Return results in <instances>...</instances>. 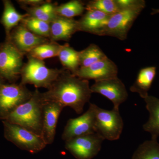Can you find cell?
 <instances>
[{"mask_svg":"<svg viewBox=\"0 0 159 159\" xmlns=\"http://www.w3.org/2000/svg\"><path fill=\"white\" fill-rule=\"evenodd\" d=\"M43 93L46 102H58L64 108L69 107L80 114L93 93L88 80L79 78L65 69L51 88Z\"/></svg>","mask_w":159,"mask_h":159,"instance_id":"cell-1","label":"cell"},{"mask_svg":"<svg viewBox=\"0 0 159 159\" xmlns=\"http://www.w3.org/2000/svg\"><path fill=\"white\" fill-rule=\"evenodd\" d=\"M46 102L43 93L36 89L28 101L19 106L3 121L20 125L41 136Z\"/></svg>","mask_w":159,"mask_h":159,"instance_id":"cell-2","label":"cell"},{"mask_svg":"<svg viewBox=\"0 0 159 159\" xmlns=\"http://www.w3.org/2000/svg\"><path fill=\"white\" fill-rule=\"evenodd\" d=\"M27 62L24 64L21 71L20 84H32L36 88L48 89L65 69L49 68L43 61L27 55Z\"/></svg>","mask_w":159,"mask_h":159,"instance_id":"cell-3","label":"cell"},{"mask_svg":"<svg viewBox=\"0 0 159 159\" xmlns=\"http://www.w3.org/2000/svg\"><path fill=\"white\" fill-rule=\"evenodd\" d=\"M4 137L22 150L30 153H38L47 146L41 136L20 125L2 121Z\"/></svg>","mask_w":159,"mask_h":159,"instance_id":"cell-4","label":"cell"},{"mask_svg":"<svg viewBox=\"0 0 159 159\" xmlns=\"http://www.w3.org/2000/svg\"><path fill=\"white\" fill-rule=\"evenodd\" d=\"M124 122L119 109H103L96 105L95 131L102 139L108 141L118 140L122 133Z\"/></svg>","mask_w":159,"mask_h":159,"instance_id":"cell-5","label":"cell"},{"mask_svg":"<svg viewBox=\"0 0 159 159\" xmlns=\"http://www.w3.org/2000/svg\"><path fill=\"white\" fill-rule=\"evenodd\" d=\"M24 54L9 40L2 43L0 51V77L14 83L19 78L24 64Z\"/></svg>","mask_w":159,"mask_h":159,"instance_id":"cell-6","label":"cell"},{"mask_svg":"<svg viewBox=\"0 0 159 159\" xmlns=\"http://www.w3.org/2000/svg\"><path fill=\"white\" fill-rule=\"evenodd\" d=\"M145 8L123 9L111 16L100 36H109L125 40L135 21Z\"/></svg>","mask_w":159,"mask_h":159,"instance_id":"cell-7","label":"cell"},{"mask_svg":"<svg viewBox=\"0 0 159 159\" xmlns=\"http://www.w3.org/2000/svg\"><path fill=\"white\" fill-rule=\"evenodd\" d=\"M32 93L20 84H3L0 86V119L4 120L19 106L28 101Z\"/></svg>","mask_w":159,"mask_h":159,"instance_id":"cell-8","label":"cell"},{"mask_svg":"<svg viewBox=\"0 0 159 159\" xmlns=\"http://www.w3.org/2000/svg\"><path fill=\"white\" fill-rule=\"evenodd\" d=\"M104 140L95 133L65 142V148L77 159H92L101 150Z\"/></svg>","mask_w":159,"mask_h":159,"instance_id":"cell-9","label":"cell"},{"mask_svg":"<svg viewBox=\"0 0 159 159\" xmlns=\"http://www.w3.org/2000/svg\"><path fill=\"white\" fill-rule=\"evenodd\" d=\"M96 104L90 103L88 110L80 116L70 119L67 122L62 136L66 142L74 138L95 133Z\"/></svg>","mask_w":159,"mask_h":159,"instance_id":"cell-10","label":"cell"},{"mask_svg":"<svg viewBox=\"0 0 159 159\" xmlns=\"http://www.w3.org/2000/svg\"><path fill=\"white\" fill-rule=\"evenodd\" d=\"M90 88L92 93L101 94L111 100L115 108L119 109L128 97L125 84L118 77L95 81Z\"/></svg>","mask_w":159,"mask_h":159,"instance_id":"cell-11","label":"cell"},{"mask_svg":"<svg viewBox=\"0 0 159 159\" xmlns=\"http://www.w3.org/2000/svg\"><path fill=\"white\" fill-rule=\"evenodd\" d=\"M6 39L9 40L24 55L28 54L37 46L51 41L49 39L32 33L21 23L12 29Z\"/></svg>","mask_w":159,"mask_h":159,"instance_id":"cell-12","label":"cell"},{"mask_svg":"<svg viewBox=\"0 0 159 159\" xmlns=\"http://www.w3.org/2000/svg\"><path fill=\"white\" fill-rule=\"evenodd\" d=\"M118 73L116 65L107 57L87 67L80 68L76 76L81 79L97 81L118 77Z\"/></svg>","mask_w":159,"mask_h":159,"instance_id":"cell-13","label":"cell"},{"mask_svg":"<svg viewBox=\"0 0 159 159\" xmlns=\"http://www.w3.org/2000/svg\"><path fill=\"white\" fill-rule=\"evenodd\" d=\"M64 108L57 102H46L45 104L41 136L47 145L54 142L58 118Z\"/></svg>","mask_w":159,"mask_h":159,"instance_id":"cell-14","label":"cell"},{"mask_svg":"<svg viewBox=\"0 0 159 159\" xmlns=\"http://www.w3.org/2000/svg\"><path fill=\"white\" fill-rule=\"evenodd\" d=\"M111 15L98 10H87L78 20L79 31H84L100 36Z\"/></svg>","mask_w":159,"mask_h":159,"instance_id":"cell-15","label":"cell"},{"mask_svg":"<svg viewBox=\"0 0 159 159\" xmlns=\"http://www.w3.org/2000/svg\"><path fill=\"white\" fill-rule=\"evenodd\" d=\"M51 41L70 40L73 34L79 31L78 20L58 16L50 24Z\"/></svg>","mask_w":159,"mask_h":159,"instance_id":"cell-16","label":"cell"},{"mask_svg":"<svg viewBox=\"0 0 159 159\" xmlns=\"http://www.w3.org/2000/svg\"><path fill=\"white\" fill-rule=\"evenodd\" d=\"M156 70L155 66L147 67L141 69L135 81L129 88L131 92L137 93L144 99L148 97V91L156 75Z\"/></svg>","mask_w":159,"mask_h":159,"instance_id":"cell-17","label":"cell"},{"mask_svg":"<svg viewBox=\"0 0 159 159\" xmlns=\"http://www.w3.org/2000/svg\"><path fill=\"white\" fill-rule=\"evenodd\" d=\"M144 100L149 116L148 121L143 125V129L151 134V139H157L159 137V99L148 95Z\"/></svg>","mask_w":159,"mask_h":159,"instance_id":"cell-18","label":"cell"},{"mask_svg":"<svg viewBox=\"0 0 159 159\" xmlns=\"http://www.w3.org/2000/svg\"><path fill=\"white\" fill-rule=\"evenodd\" d=\"M4 11L1 20V22L4 26L6 33V38L9 37L12 29L18 25L22 20L28 15L20 14L16 11L11 1H3Z\"/></svg>","mask_w":159,"mask_h":159,"instance_id":"cell-19","label":"cell"},{"mask_svg":"<svg viewBox=\"0 0 159 159\" xmlns=\"http://www.w3.org/2000/svg\"><path fill=\"white\" fill-rule=\"evenodd\" d=\"M57 57L65 69L76 75L80 68L79 51L66 43L61 45Z\"/></svg>","mask_w":159,"mask_h":159,"instance_id":"cell-20","label":"cell"},{"mask_svg":"<svg viewBox=\"0 0 159 159\" xmlns=\"http://www.w3.org/2000/svg\"><path fill=\"white\" fill-rule=\"evenodd\" d=\"M56 5L46 2L41 6L34 7L21 6L29 16L35 18L51 24L58 16L56 12Z\"/></svg>","mask_w":159,"mask_h":159,"instance_id":"cell-21","label":"cell"},{"mask_svg":"<svg viewBox=\"0 0 159 159\" xmlns=\"http://www.w3.org/2000/svg\"><path fill=\"white\" fill-rule=\"evenodd\" d=\"M107 57L99 46L91 44L84 50L79 51L80 68L87 67Z\"/></svg>","mask_w":159,"mask_h":159,"instance_id":"cell-22","label":"cell"},{"mask_svg":"<svg viewBox=\"0 0 159 159\" xmlns=\"http://www.w3.org/2000/svg\"><path fill=\"white\" fill-rule=\"evenodd\" d=\"M132 159H159V143L157 139H151L139 145Z\"/></svg>","mask_w":159,"mask_h":159,"instance_id":"cell-23","label":"cell"},{"mask_svg":"<svg viewBox=\"0 0 159 159\" xmlns=\"http://www.w3.org/2000/svg\"><path fill=\"white\" fill-rule=\"evenodd\" d=\"M61 47V45L51 41L48 43L37 46L27 55L43 61L48 58L57 57Z\"/></svg>","mask_w":159,"mask_h":159,"instance_id":"cell-24","label":"cell"},{"mask_svg":"<svg viewBox=\"0 0 159 159\" xmlns=\"http://www.w3.org/2000/svg\"><path fill=\"white\" fill-rule=\"evenodd\" d=\"M85 9V4L82 1L72 0L56 6V12L58 16L73 18L82 15Z\"/></svg>","mask_w":159,"mask_h":159,"instance_id":"cell-25","label":"cell"},{"mask_svg":"<svg viewBox=\"0 0 159 159\" xmlns=\"http://www.w3.org/2000/svg\"><path fill=\"white\" fill-rule=\"evenodd\" d=\"M20 23L34 34L50 39V23L29 16L24 18Z\"/></svg>","mask_w":159,"mask_h":159,"instance_id":"cell-26","label":"cell"},{"mask_svg":"<svg viewBox=\"0 0 159 159\" xmlns=\"http://www.w3.org/2000/svg\"><path fill=\"white\" fill-rule=\"evenodd\" d=\"M86 9L98 10L105 14L112 15L119 11L115 0H93L89 1Z\"/></svg>","mask_w":159,"mask_h":159,"instance_id":"cell-27","label":"cell"},{"mask_svg":"<svg viewBox=\"0 0 159 159\" xmlns=\"http://www.w3.org/2000/svg\"><path fill=\"white\" fill-rule=\"evenodd\" d=\"M119 11L123 9L145 7V1L144 0H115Z\"/></svg>","mask_w":159,"mask_h":159,"instance_id":"cell-28","label":"cell"},{"mask_svg":"<svg viewBox=\"0 0 159 159\" xmlns=\"http://www.w3.org/2000/svg\"><path fill=\"white\" fill-rule=\"evenodd\" d=\"M17 2L21 6H28L34 7L41 6L44 4L46 2L43 0H19Z\"/></svg>","mask_w":159,"mask_h":159,"instance_id":"cell-29","label":"cell"},{"mask_svg":"<svg viewBox=\"0 0 159 159\" xmlns=\"http://www.w3.org/2000/svg\"><path fill=\"white\" fill-rule=\"evenodd\" d=\"M157 13H159V9H152V11L151 13V14L152 15H153L157 14Z\"/></svg>","mask_w":159,"mask_h":159,"instance_id":"cell-30","label":"cell"},{"mask_svg":"<svg viewBox=\"0 0 159 159\" xmlns=\"http://www.w3.org/2000/svg\"><path fill=\"white\" fill-rule=\"evenodd\" d=\"M3 84H4V83H3V80L0 77V86H1Z\"/></svg>","mask_w":159,"mask_h":159,"instance_id":"cell-31","label":"cell"},{"mask_svg":"<svg viewBox=\"0 0 159 159\" xmlns=\"http://www.w3.org/2000/svg\"><path fill=\"white\" fill-rule=\"evenodd\" d=\"M1 47H2V43L0 44V51H1Z\"/></svg>","mask_w":159,"mask_h":159,"instance_id":"cell-32","label":"cell"}]
</instances>
